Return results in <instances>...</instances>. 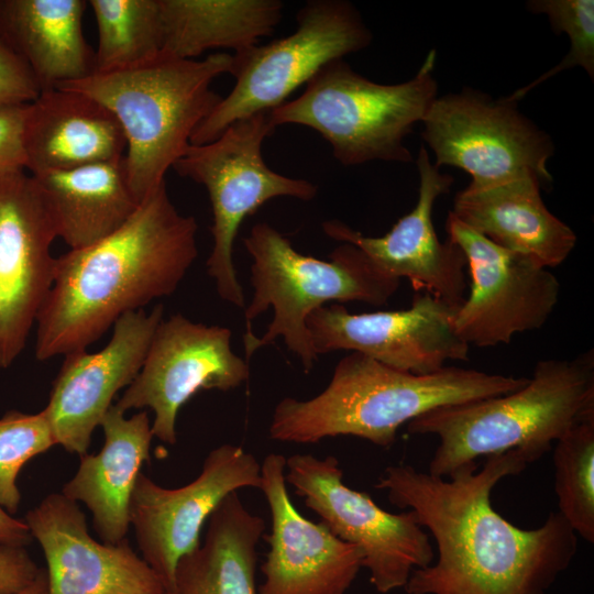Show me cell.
Wrapping results in <instances>:
<instances>
[{"label": "cell", "mask_w": 594, "mask_h": 594, "mask_svg": "<svg viewBox=\"0 0 594 594\" xmlns=\"http://www.w3.org/2000/svg\"><path fill=\"white\" fill-rule=\"evenodd\" d=\"M529 462L516 450L465 463L449 477L408 464L386 468L375 487L414 513L437 547V560L414 570L407 594H546L572 563L578 536L557 512L535 529H521L492 506L499 481Z\"/></svg>", "instance_id": "cell-1"}, {"label": "cell", "mask_w": 594, "mask_h": 594, "mask_svg": "<svg viewBox=\"0 0 594 594\" xmlns=\"http://www.w3.org/2000/svg\"><path fill=\"white\" fill-rule=\"evenodd\" d=\"M197 229L164 182L113 233L56 257L36 318L35 358L86 350L124 314L172 295L198 255Z\"/></svg>", "instance_id": "cell-2"}, {"label": "cell", "mask_w": 594, "mask_h": 594, "mask_svg": "<svg viewBox=\"0 0 594 594\" xmlns=\"http://www.w3.org/2000/svg\"><path fill=\"white\" fill-rule=\"evenodd\" d=\"M528 381L457 366L420 375L351 352L337 363L320 394L278 402L268 432L273 440L295 443L353 436L387 449L400 426L429 410L505 395Z\"/></svg>", "instance_id": "cell-3"}, {"label": "cell", "mask_w": 594, "mask_h": 594, "mask_svg": "<svg viewBox=\"0 0 594 594\" xmlns=\"http://www.w3.org/2000/svg\"><path fill=\"white\" fill-rule=\"evenodd\" d=\"M594 413V353L539 361L521 388L495 397L447 405L408 422L411 435L439 443L428 473L449 477L481 457L519 451L531 464L572 425Z\"/></svg>", "instance_id": "cell-4"}, {"label": "cell", "mask_w": 594, "mask_h": 594, "mask_svg": "<svg viewBox=\"0 0 594 594\" xmlns=\"http://www.w3.org/2000/svg\"><path fill=\"white\" fill-rule=\"evenodd\" d=\"M243 244L253 260V296L244 310L246 361L280 337L309 372L318 359L306 327V318L314 310L330 301L383 306L400 284L353 244L342 243L328 261L319 260L296 251L267 222L254 224Z\"/></svg>", "instance_id": "cell-5"}, {"label": "cell", "mask_w": 594, "mask_h": 594, "mask_svg": "<svg viewBox=\"0 0 594 594\" xmlns=\"http://www.w3.org/2000/svg\"><path fill=\"white\" fill-rule=\"evenodd\" d=\"M231 68L228 53L202 59L160 58L125 70L94 73L57 88L92 97L116 116L127 142L128 183L141 202L165 182L196 128L221 101L211 84Z\"/></svg>", "instance_id": "cell-6"}, {"label": "cell", "mask_w": 594, "mask_h": 594, "mask_svg": "<svg viewBox=\"0 0 594 594\" xmlns=\"http://www.w3.org/2000/svg\"><path fill=\"white\" fill-rule=\"evenodd\" d=\"M436 50L416 75L400 84L372 81L343 59L324 65L294 100L270 111L275 127L299 124L317 131L344 166L372 161L409 163L404 140L438 97Z\"/></svg>", "instance_id": "cell-7"}, {"label": "cell", "mask_w": 594, "mask_h": 594, "mask_svg": "<svg viewBox=\"0 0 594 594\" xmlns=\"http://www.w3.org/2000/svg\"><path fill=\"white\" fill-rule=\"evenodd\" d=\"M296 21L290 35L232 55L235 84L196 128L190 144L209 143L232 123L282 106L324 65L366 48L373 38L360 12L344 0H310Z\"/></svg>", "instance_id": "cell-8"}, {"label": "cell", "mask_w": 594, "mask_h": 594, "mask_svg": "<svg viewBox=\"0 0 594 594\" xmlns=\"http://www.w3.org/2000/svg\"><path fill=\"white\" fill-rule=\"evenodd\" d=\"M276 127L270 111L241 119L216 140L189 144L173 168L201 184L212 209L213 245L207 260L208 275L221 299L244 308V294L233 264V244L244 219L277 197L312 200L318 187L271 169L262 154L263 142Z\"/></svg>", "instance_id": "cell-9"}, {"label": "cell", "mask_w": 594, "mask_h": 594, "mask_svg": "<svg viewBox=\"0 0 594 594\" xmlns=\"http://www.w3.org/2000/svg\"><path fill=\"white\" fill-rule=\"evenodd\" d=\"M517 101L463 88L437 97L422 119L421 138L435 165L458 167L472 177L466 186L483 189L527 175L551 182V138L524 116Z\"/></svg>", "instance_id": "cell-10"}, {"label": "cell", "mask_w": 594, "mask_h": 594, "mask_svg": "<svg viewBox=\"0 0 594 594\" xmlns=\"http://www.w3.org/2000/svg\"><path fill=\"white\" fill-rule=\"evenodd\" d=\"M285 481L320 522L361 551L363 568L378 593L405 587L414 570L435 560L430 536L414 513H388L367 493L346 486L334 457L294 454L286 459Z\"/></svg>", "instance_id": "cell-11"}, {"label": "cell", "mask_w": 594, "mask_h": 594, "mask_svg": "<svg viewBox=\"0 0 594 594\" xmlns=\"http://www.w3.org/2000/svg\"><path fill=\"white\" fill-rule=\"evenodd\" d=\"M448 240L464 253L469 296L454 315V328L469 345L507 344L517 333L540 329L559 300L560 283L532 258L501 248L449 211Z\"/></svg>", "instance_id": "cell-12"}, {"label": "cell", "mask_w": 594, "mask_h": 594, "mask_svg": "<svg viewBox=\"0 0 594 594\" xmlns=\"http://www.w3.org/2000/svg\"><path fill=\"white\" fill-rule=\"evenodd\" d=\"M249 364L231 349V330L176 314L155 330L144 363L114 404L125 414L150 408L153 437L176 443L179 409L198 392H227L248 381Z\"/></svg>", "instance_id": "cell-13"}, {"label": "cell", "mask_w": 594, "mask_h": 594, "mask_svg": "<svg viewBox=\"0 0 594 594\" xmlns=\"http://www.w3.org/2000/svg\"><path fill=\"white\" fill-rule=\"evenodd\" d=\"M261 464L239 446L222 444L206 457L200 474L178 488L162 487L140 472L129 516L144 561L173 594L179 559L199 544L202 526L229 494L260 487Z\"/></svg>", "instance_id": "cell-14"}, {"label": "cell", "mask_w": 594, "mask_h": 594, "mask_svg": "<svg viewBox=\"0 0 594 594\" xmlns=\"http://www.w3.org/2000/svg\"><path fill=\"white\" fill-rule=\"evenodd\" d=\"M459 306L417 292L408 309L351 314L338 302L306 318L317 355L349 350L414 374L440 371L449 360L468 361L470 345L454 328Z\"/></svg>", "instance_id": "cell-15"}, {"label": "cell", "mask_w": 594, "mask_h": 594, "mask_svg": "<svg viewBox=\"0 0 594 594\" xmlns=\"http://www.w3.org/2000/svg\"><path fill=\"white\" fill-rule=\"evenodd\" d=\"M55 238L33 176L24 170L0 175V369L23 352L52 287Z\"/></svg>", "instance_id": "cell-16"}, {"label": "cell", "mask_w": 594, "mask_h": 594, "mask_svg": "<svg viewBox=\"0 0 594 594\" xmlns=\"http://www.w3.org/2000/svg\"><path fill=\"white\" fill-rule=\"evenodd\" d=\"M163 317L162 304L150 312H127L100 351L65 354L44 408L57 444L79 457L87 453L114 396L139 374Z\"/></svg>", "instance_id": "cell-17"}, {"label": "cell", "mask_w": 594, "mask_h": 594, "mask_svg": "<svg viewBox=\"0 0 594 594\" xmlns=\"http://www.w3.org/2000/svg\"><path fill=\"white\" fill-rule=\"evenodd\" d=\"M416 163L420 178L417 204L387 233L366 237L339 220L323 222L322 230L339 242L358 246L384 273L407 278L416 293L460 306L468 285L466 257L457 244L439 240L432 221L437 198L450 191L454 178L431 163L424 145Z\"/></svg>", "instance_id": "cell-18"}, {"label": "cell", "mask_w": 594, "mask_h": 594, "mask_svg": "<svg viewBox=\"0 0 594 594\" xmlns=\"http://www.w3.org/2000/svg\"><path fill=\"white\" fill-rule=\"evenodd\" d=\"M46 560L48 594H167L125 539L95 540L78 503L52 493L24 517Z\"/></svg>", "instance_id": "cell-19"}, {"label": "cell", "mask_w": 594, "mask_h": 594, "mask_svg": "<svg viewBox=\"0 0 594 594\" xmlns=\"http://www.w3.org/2000/svg\"><path fill=\"white\" fill-rule=\"evenodd\" d=\"M286 458L271 453L261 464L260 490L272 518L258 594H345L363 568L361 551L314 522L293 505L285 481Z\"/></svg>", "instance_id": "cell-20"}, {"label": "cell", "mask_w": 594, "mask_h": 594, "mask_svg": "<svg viewBox=\"0 0 594 594\" xmlns=\"http://www.w3.org/2000/svg\"><path fill=\"white\" fill-rule=\"evenodd\" d=\"M31 175L117 161L127 148L116 116L85 94L54 88L30 103L25 134Z\"/></svg>", "instance_id": "cell-21"}, {"label": "cell", "mask_w": 594, "mask_h": 594, "mask_svg": "<svg viewBox=\"0 0 594 594\" xmlns=\"http://www.w3.org/2000/svg\"><path fill=\"white\" fill-rule=\"evenodd\" d=\"M541 183L527 175L483 189L465 187L455 195L451 211L496 245L552 268L571 254L576 235L549 211L540 195Z\"/></svg>", "instance_id": "cell-22"}, {"label": "cell", "mask_w": 594, "mask_h": 594, "mask_svg": "<svg viewBox=\"0 0 594 594\" xmlns=\"http://www.w3.org/2000/svg\"><path fill=\"white\" fill-rule=\"evenodd\" d=\"M100 426L105 433L102 449L97 454L80 455L78 470L64 484L62 494L84 503L102 542L117 544L127 539L131 527L130 499L143 463L150 461L152 424L147 411L127 418L113 404Z\"/></svg>", "instance_id": "cell-23"}, {"label": "cell", "mask_w": 594, "mask_h": 594, "mask_svg": "<svg viewBox=\"0 0 594 594\" xmlns=\"http://www.w3.org/2000/svg\"><path fill=\"white\" fill-rule=\"evenodd\" d=\"M84 0H0V41L30 68L41 91L95 73Z\"/></svg>", "instance_id": "cell-24"}, {"label": "cell", "mask_w": 594, "mask_h": 594, "mask_svg": "<svg viewBox=\"0 0 594 594\" xmlns=\"http://www.w3.org/2000/svg\"><path fill=\"white\" fill-rule=\"evenodd\" d=\"M31 176L43 194L57 238L70 250L113 233L140 205L128 183L123 157Z\"/></svg>", "instance_id": "cell-25"}, {"label": "cell", "mask_w": 594, "mask_h": 594, "mask_svg": "<svg viewBox=\"0 0 594 594\" xmlns=\"http://www.w3.org/2000/svg\"><path fill=\"white\" fill-rule=\"evenodd\" d=\"M264 529L238 492L229 494L209 517L204 542L177 562L173 594H258L256 547Z\"/></svg>", "instance_id": "cell-26"}, {"label": "cell", "mask_w": 594, "mask_h": 594, "mask_svg": "<svg viewBox=\"0 0 594 594\" xmlns=\"http://www.w3.org/2000/svg\"><path fill=\"white\" fill-rule=\"evenodd\" d=\"M162 58L196 59L211 48L235 52L274 33L278 0H158Z\"/></svg>", "instance_id": "cell-27"}, {"label": "cell", "mask_w": 594, "mask_h": 594, "mask_svg": "<svg viewBox=\"0 0 594 594\" xmlns=\"http://www.w3.org/2000/svg\"><path fill=\"white\" fill-rule=\"evenodd\" d=\"M98 29L95 73H113L162 58L158 0H89Z\"/></svg>", "instance_id": "cell-28"}, {"label": "cell", "mask_w": 594, "mask_h": 594, "mask_svg": "<svg viewBox=\"0 0 594 594\" xmlns=\"http://www.w3.org/2000/svg\"><path fill=\"white\" fill-rule=\"evenodd\" d=\"M559 514L578 537L594 542V413L572 425L553 450Z\"/></svg>", "instance_id": "cell-29"}, {"label": "cell", "mask_w": 594, "mask_h": 594, "mask_svg": "<svg viewBox=\"0 0 594 594\" xmlns=\"http://www.w3.org/2000/svg\"><path fill=\"white\" fill-rule=\"evenodd\" d=\"M56 443L44 409L9 410L0 418V507L15 514L21 503L16 479L24 464Z\"/></svg>", "instance_id": "cell-30"}, {"label": "cell", "mask_w": 594, "mask_h": 594, "mask_svg": "<svg viewBox=\"0 0 594 594\" xmlns=\"http://www.w3.org/2000/svg\"><path fill=\"white\" fill-rule=\"evenodd\" d=\"M527 9L535 14H546L553 32H564L570 40V51L554 67L532 82L517 89L509 98L519 101L530 90L559 73L582 67L594 79V1L593 0H530Z\"/></svg>", "instance_id": "cell-31"}, {"label": "cell", "mask_w": 594, "mask_h": 594, "mask_svg": "<svg viewBox=\"0 0 594 594\" xmlns=\"http://www.w3.org/2000/svg\"><path fill=\"white\" fill-rule=\"evenodd\" d=\"M30 103L0 105V175L22 172L26 167Z\"/></svg>", "instance_id": "cell-32"}, {"label": "cell", "mask_w": 594, "mask_h": 594, "mask_svg": "<svg viewBox=\"0 0 594 594\" xmlns=\"http://www.w3.org/2000/svg\"><path fill=\"white\" fill-rule=\"evenodd\" d=\"M40 94L28 65L0 41V105L30 103Z\"/></svg>", "instance_id": "cell-33"}, {"label": "cell", "mask_w": 594, "mask_h": 594, "mask_svg": "<svg viewBox=\"0 0 594 594\" xmlns=\"http://www.w3.org/2000/svg\"><path fill=\"white\" fill-rule=\"evenodd\" d=\"M37 566L25 547L0 543V594H15L37 576Z\"/></svg>", "instance_id": "cell-34"}, {"label": "cell", "mask_w": 594, "mask_h": 594, "mask_svg": "<svg viewBox=\"0 0 594 594\" xmlns=\"http://www.w3.org/2000/svg\"><path fill=\"white\" fill-rule=\"evenodd\" d=\"M32 540L24 520L14 518L0 507V543L25 547Z\"/></svg>", "instance_id": "cell-35"}, {"label": "cell", "mask_w": 594, "mask_h": 594, "mask_svg": "<svg viewBox=\"0 0 594 594\" xmlns=\"http://www.w3.org/2000/svg\"><path fill=\"white\" fill-rule=\"evenodd\" d=\"M15 594H48V582H47V574L46 570L44 568H41L35 580L24 587L23 590L19 591Z\"/></svg>", "instance_id": "cell-36"}, {"label": "cell", "mask_w": 594, "mask_h": 594, "mask_svg": "<svg viewBox=\"0 0 594 594\" xmlns=\"http://www.w3.org/2000/svg\"><path fill=\"white\" fill-rule=\"evenodd\" d=\"M167 594H169V593H167Z\"/></svg>", "instance_id": "cell-37"}]
</instances>
